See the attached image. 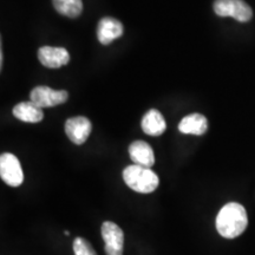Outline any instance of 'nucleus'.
Wrapping results in <instances>:
<instances>
[{
	"instance_id": "obj_12",
	"label": "nucleus",
	"mask_w": 255,
	"mask_h": 255,
	"mask_svg": "<svg viewBox=\"0 0 255 255\" xmlns=\"http://www.w3.org/2000/svg\"><path fill=\"white\" fill-rule=\"evenodd\" d=\"M142 129L149 136H161L167 129V123L163 115L158 110L151 109L142 119Z\"/></svg>"
},
{
	"instance_id": "obj_5",
	"label": "nucleus",
	"mask_w": 255,
	"mask_h": 255,
	"mask_svg": "<svg viewBox=\"0 0 255 255\" xmlns=\"http://www.w3.org/2000/svg\"><path fill=\"white\" fill-rule=\"evenodd\" d=\"M102 238L105 244L104 251L107 255H123L124 233L115 222L105 221L101 228Z\"/></svg>"
},
{
	"instance_id": "obj_2",
	"label": "nucleus",
	"mask_w": 255,
	"mask_h": 255,
	"mask_svg": "<svg viewBox=\"0 0 255 255\" xmlns=\"http://www.w3.org/2000/svg\"><path fill=\"white\" fill-rule=\"evenodd\" d=\"M123 180L130 189L139 194H150L157 189L159 180L150 168L129 165L123 170Z\"/></svg>"
},
{
	"instance_id": "obj_7",
	"label": "nucleus",
	"mask_w": 255,
	"mask_h": 255,
	"mask_svg": "<svg viewBox=\"0 0 255 255\" xmlns=\"http://www.w3.org/2000/svg\"><path fill=\"white\" fill-rule=\"evenodd\" d=\"M91 122L84 116L69 119L65 123V133L69 139L75 144L81 145L88 139L91 133Z\"/></svg>"
},
{
	"instance_id": "obj_6",
	"label": "nucleus",
	"mask_w": 255,
	"mask_h": 255,
	"mask_svg": "<svg viewBox=\"0 0 255 255\" xmlns=\"http://www.w3.org/2000/svg\"><path fill=\"white\" fill-rule=\"evenodd\" d=\"M69 94L66 90H53L49 87H37L31 91L30 100L40 109L56 107L68 101Z\"/></svg>"
},
{
	"instance_id": "obj_14",
	"label": "nucleus",
	"mask_w": 255,
	"mask_h": 255,
	"mask_svg": "<svg viewBox=\"0 0 255 255\" xmlns=\"http://www.w3.org/2000/svg\"><path fill=\"white\" fill-rule=\"evenodd\" d=\"M52 4L59 14L69 18H77L83 11L82 0H52Z\"/></svg>"
},
{
	"instance_id": "obj_10",
	"label": "nucleus",
	"mask_w": 255,
	"mask_h": 255,
	"mask_svg": "<svg viewBox=\"0 0 255 255\" xmlns=\"http://www.w3.org/2000/svg\"><path fill=\"white\" fill-rule=\"evenodd\" d=\"M129 155L133 163L144 168H151L155 163L154 150L144 141H135L129 146Z\"/></svg>"
},
{
	"instance_id": "obj_3",
	"label": "nucleus",
	"mask_w": 255,
	"mask_h": 255,
	"mask_svg": "<svg viewBox=\"0 0 255 255\" xmlns=\"http://www.w3.org/2000/svg\"><path fill=\"white\" fill-rule=\"evenodd\" d=\"M214 11L219 17H232L241 23H247L253 17L251 6L244 0H215Z\"/></svg>"
},
{
	"instance_id": "obj_15",
	"label": "nucleus",
	"mask_w": 255,
	"mask_h": 255,
	"mask_svg": "<svg viewBox=\"0 0 255 255\" xmlns=\"http://www.w3.org/2000/svg\"><path fill=\"white\" fill-rule=\"evenodd\" d=\"M75 255H97L92 245L84 238H76L72 244Z\"/></svg>"
},
{
	"instance_id": "obj_9",
	"label": "nucleus",
	"mask_w": 255,
	"mask_h": 255,
	"mask_svg": "<svg viewBox=\"0 0 255 255\" xmlns=\"http://www.w3.org/2000/svg\"><path fill=\"white\" fill-rule=\"evenodd\" d=\"M123 25L117 19L111 17L102 18L97 26V38L101 44L109 45L115 39L122 37Z\"/></svg>"
},
{
	"instance_id": "obj_1",
	"label": "nucleus",
	"mask_w": 255,
	"mask_h": 255,
	"mask_svg": "<svg viewBox=\"0 0 255 255\" xmlns=\"http://www.w3.org/2000/svg\"><path fill=\"white\" fill-rule=\"evenodd\" d=\"M216 229L222 238L234 239L246 231L248 216L245 207L237 202L225 205L216 216Z\"/></svg>"
},
{
	"instance_id": "obj_13",
	"label": "nucleus",
	"mask_w": 255,
	"mask_h": 255,
	"mask_svg": "<svg viewBox=\"0 0 255 255\" xmlns=\"http://www.w3.org/2000/svg\"><path fill=\"white\" fill-rule=\"evenodd\" d=\"M13 116L15 119L26 123H39L44 119L43 109L37 107L33 102H21L13 108Z\"/></svg>"
},
{
	"instance_id": "obj_11",
	"label": "nucleus",
	"mask_w": 255,
	"mask_h": 255,
	"mask_svg": "<svg viewBox=\"0 0 255 255\" xmlns=\"http://www.w3.org/2000/svg\"><path fill=\"white\" fill-rule=\"evenodd\" d=\"M208 129V121L201 114H190L183 117L178 124V130L182 133L188 135L201 136L207 132Z\"/></svg>"
},
{
	"instance_id": "obj_4",
	"label": "nucleus",
	"mask_w": 255,
	"mask_h": 255,
	"mask_svg": "<svg viewBox=\"0 0 255 255\" xmlns=\"http://www.w3.org/2000/svg\"><path fill=\"white\" fill-rule=\"evenodd\" d=\"M0 176L9 187H19L24 182V173L17 156L4 152L0 156Z\"/></svg>"
},
{
	"instance_id": "obj_8",
	"label": "nucleus",
	"mask_w": 255,
	"mask_h": 255,
	"mask_svg": "<svg viewBox=\"0 0 255 255\" xmlns=\"http://www.w3.org/2000/svg\"><path fill=\"white\" fill-rule=\"evenodd\" d=\"M38 59L46 68L58 69L70 62V55L64 47L41 46L38 50Z\"/></svg>"
}]
</instances>
